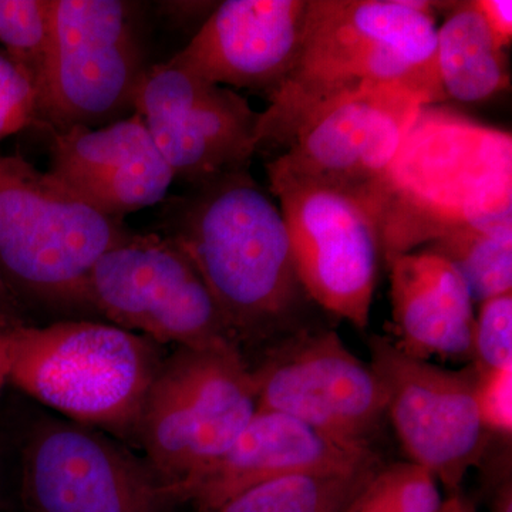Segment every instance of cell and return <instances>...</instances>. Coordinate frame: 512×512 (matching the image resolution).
Returning <instances> with one entry per match:
<instances>
[{
    "mask_svg": "<svg viewBox=\"0 0 512 512\" xmlns=\"http://www.w3.org/2000/svg\"><path fill=\"white\" fill-rule=\"evenodd\" d=\"M131 237L55 175L0 156V279L16 301L87 306L93 266Z\"/></svg>",
    "mask_w": 512,
    "mask_h": 512,
    "instance_id": "obj_5",
    "label": "cell"
},
{
    "mask_svg": "<svg viewBox=\"0 0 512 512\" xmlns=\"http://www.w3.org/2000/svg\"><path fill=\"white\" fill-rule=\"evenodd\" d=\"M365 205L386 264L458 228L508 220L511 134L437 104L424 106Z\"/></svg>",
    "mask_w": 512,
    "mask_h": 512,
    "instance_id": "obj_3",
    "label": "cell"
},
{
    "mask_svg": "<svg viewBox=\"0 0 512 512\" xmlns=\"http://www.w3.org/2000/svg\"><path fill=\"white\" fill-rule=\"evenodd\" d=\"M376 461H380L376 451L345 446L285 414L256 410L220 458L164 493L170 503H192L201 512H211L274 478Z\"/></svg>",
    "mask_w": 512,
    "mask_h": 512,
    "instance_id": "obj_17",
    "label": "cell"
},
{
    "mask_svg": "<svg viewBox=\"0 0 512 512\" xmlns=\"http://www.w3.org/2000/svg\"><path fill=\"white\" fill-rule=\"evenodd\" d=\"M37 126L49 138V173L114 220L164 202L175 180L137 113L100 128Z\"/></svg>",
    "mask_w": 512,
    "mask_h": 512,
    "instance_id": "obj_15",
    "label": "cell"
},
{
    "mask_svg": "<svg viewBox=\"0 0 512 512\" xmlns=\"http://www.w3.org/2000/svg\"><path fill=\"white\" fill-rule=\"evenodd\" d=\"M163 357L158 343L109 323L63 320L10 330L9 383L63 419L137 439Z\"/></svg>",
    "mask_w": 512,
    "mask_h": 512,
    "instance_id": "obj_4",
    "label": "cell"
},
{
    "mask_svg": "<svg viewBox=\"0 0 512 512\" xmlns=\"http://www.w3.org/2000/svg\"><path fill=\"white\" fill-rule=\"evenodd\" d=\"M436 70L444 99L477 103L510 84L505 50L494 42L473 2H457L437 28Z\"/></svg>",
    "mask_w": 512,
    "mask_h": 512,
    "instance_id": "obj_19",
    "label": "cell"
},
{
    "mask_svg": "<svg viewBox=\"0 0 512 512\" xmlns=\"http://www.w3.org/2000/svg\"><path fill=\"white\" fill-rule=\"evenodd\" d=\"M393 340L419 359L473 360L474 301L463 276L429 248L387 262Z\"/></svg>",
    "mask_w": 512,
    "mask_h": 512,
    "instance_id": "obj_18",
    "label": "cell"
},
{
    "mask_svg": "<svg viewBox=\"0 0 512 512\" xmlns=\"http://www.w3.org/2000/svg\"><path fill=\"white\" fill-rule=\"evenodd\" d=\"M0 510H2V503H0Z\"/></svg>",
    "mask_w": 512,
    "mask_h": 512,
    "instance_id": "obj_31",
    "label": "cell"
},
{
    "mask_svg": "<svg viewBox=\"0 0 512 512\" xmlns=\"http://www.w3.org/2000/svg\"><path fill=\"white\" fill-rule=\"evenodd\" d=\"M37 99L35 83L0 49V141L35 124Z\"/></svg>",
    "mask_w": 512,
    "mask_h": 512,
    "instance_id": "obj_25",
    "label": "cell"
},
{
    "mask_svg": "<svg viewBox=\"0 0 512 512\" xmlns=\"http://www.w3.org/2000/svg\"><path fill=\"white\" fill-rule=\"evenodd\" d=\"M424 248L457 269L474 302L512 293V218L458 228Z\"/></svg>",
    "mask_w": 512,
    "mask_h": 512,
    "instance_id": "obj_21",
    "label": "cell"
},
{
    "mask_svg": "<svg viewBox=\"0 0 512 512\" xmlns=\"http://www.w3.org/2000/svg\"><path fill=\"white\" fill-rule=\"evenodd\" d=\"M258 410L237 343L178 348L148 390L137 440L164 490L220 458Z\"/></svg>",
    "mask_w": 512,
    "mask_h": 512,
    "instance_id": "obj_6",
    "label": "cell"
},
{
    "mask_svg": "<svg viewBox=\"0 0 512 512\" xmlns=\"http://www.w3.org/2000/svg\"><path fill=\"white\" fill-rule=\"evenodd\" d=\"M439 481L429 470L410 463L382 467L348 512H443Z\"/></svg>",
    "mask_w": 512,
    "mask_h": 512,
    "instance_id": "obj_23",
    "label": "cell"
},
{
    "mask_svg": "<svg viewBox=\"0 0 512 512\" xmlns=\"http://www.w3.org/2000/svg\"><path fill=\"white\" fill-rule=\"evenodd\" d=\"M303 291L323 311L363 330L382 261L379 229L365 204L315 187L276 192Z\"/></svg>",
    "mask_w": 512,
    "mask_h": 512,
    "instance_id": "obj_14",
    "label": "cell"
},
{
    "mask_svg": "<svg viewBox=\"0 0 512 512\" xmlns=\"http://www.w3.org/2000/svg\"><path fill=\"white\" fill-rule=\"evenodd\" d=\"M86 303L158 345L237 343L190 259L157 234H133L101 256L87 278Z\"/></svg>",
    "mask_w": 512,
    "mask_h": 512,
    "instance_id": "obj_9",
    "label": "cell"
},
{
    "mask_svg": "<svg viewBox=\"0 0 512 512\" xmlns=\"http://www.w3.org/2000/svg\"><path fill=\"white\" fill-rule=\"evenodd\" d=\"M258 410L302 421L345 446L373 450L387 419V394L370 365L335 330L305 326L276 339L255 369Z\"/></svg>",
    "mask_w": 512,
    "mask_h": 512,
    "instance_id": "obj_8",
    "label": "cell"
},
{
    "mask_svg": "<svg viewBox=\"0 0 512 512\" xmlns=\"http://www.w3.org/2000/svg\"><path fill=\"white\" fill-rule=\"evenodd\" d=\"M50 42L52 0H0V46L32 79L37 94L45 77Z\"/></svg>",
    "mask_w": 512,
    "mask_h": 512,
    "instance_id": "obj_22",
    "label": "cell"
},
{
    "mask_svg": "<svg viewBox=\"0 0 512 512\" xmlns=\"http://www.w3.org/2000/svg\"><path fill=\"white\" fill-rule=\"evenodd\" d=\"M474 5L483 16L494 42L500 49H507L512 40L511 0H474Z\"/></svg>",
    "mask_w": 512,
    "mask_h": 512,
    "instance_id": "obj_27",
    "label": "cell"
},
{
    "mask_svg": "<svg viewBox=\"0 0 512 512\" xmlns=\"http://www.w3.org/2000/svg\"><path fill=\"white\" fill-rule=\"evenodd\" d=\"M309 0H227L175 62L208 82L274 93L301 47Z\"/></svg>",
    "mask_w": 512,
    "mask_h": 512,
    "instance_id": "obj_16",
    "label": "cell"
},
{
    "mask_svg": "<svg viewBox=\"0 0 512 512\" xmlns=\"http://www.w3.org/2000/svg\"><path fill=\"white\" fill-rule=\"evenodd\" d=\"M420 0H309L291 70L259 113L255 151H286L340 101L369 86L406 83L444 100L433 9Z\"/></svg>",
    "mask_w": 512,
    "mask_h": 512,
    "instance_id": "obj_1",
    "label": "cell"
},
{
    "mask_svg": "<svg viewBox=\"0 0 512 512\" xmlns=\"http://www.w3.org/2000/svg\"><path fill=\"white\" fill-rule=\"evenodd\" d=\"M370 367L387 394V419L414 464L448 494H460L490 443L477 406L478 367L446 369L403 352L392 339L369 340Z\"/></svg>",
    "mask_w": 512,
    "mask_h": 512,
    "instance_id": "obj_11",
    "label": "cell"
},
{
    "mask_svg": "<svg viewBox=\"0 0 512 512\" xmlns=\"http://www.w3.org/2000/svg\"><path fill=\"white\" fill-rule=\"evenodd\" d=\"M382 463L301 471L235 495L211 512H348Z\"/></svg>",
    "mask_w": 512,
    "mask_h": 512,
    "instance_id": "obj_20",
    "label": "cell"
},
{
    "mask_svg": "<svg viewBox=\"0 0 512 512\" xmlns=\"http://www.w3.org/2000/svg\"><path fill=\"white\" fill-rule=\"evenodd\" d=\"M22 497L29 512H161L170 503L147 463L67 419L42 420L30 433Z\"/></svg>",
    "mask_w": 512,
    "mask_h": 512,
    "instance_id": "obj_13",
    "label": "cell"
},
{
    "mask_svg": "<svg viewBox=\"0 0 512 512\" xmlns=\"http://www.w3.org/2000/svg\"><path fill=\"white\" fill-rule=\"evenodd\" d=\"M349 511V510H348Z\"/></svg>",
    "mask_w": 512,
    "mask_h": 512,
    "instance_id": "obj_32",
    "label": "cell"
},
{
    "mask_svg": "<svg viewBox=\"0 0 512 512\" xmlns=\"http://www.w3.org/2000/svg\"><path fill=\"white\" fill-rule=\"evenodd\" d=\"M144 72L126 3L52 0V42L35 124L62 131L120 120L134 109Z\"/></svg>",
    "mask_w": 512,
    "mask_h": 512,
    "instance_id": "obj_7",
    "label": "cell"
},
{
    "mask_svg": "<svg viewBox=\"0 0 512 512\" xmlns=\"http://www.w3.org/2000/svg\"><path fill=\"white\" fill-rule=\"evenodd\" d=\"M443 512H476L467 501L461 498V494L453 495L444 500Z\"/></svg>",
    "mask_w": 512,
    "mask_h": 512,
    "instance_id": "obj_30",
    "label": "cell"
},
{
    "mask_svg": "<svg viewBox=\"0 0 512 512\" xmlns=\"http://www.w3.org/2000/svg\"><path fill=\"white\" fill-rule=\"evenodd\" d=\"M10 330H0V394H2L6 384L9 383Z\"/></svg>",
    "mask_w": 512,
    "mask_h": 512,
    "instance_id": "obj_29",
    "label": "cell"
},
{
    "mask_svg": "<svg viewBox=\"0 0 512 512\" xmlns=\"http://www.w3.org/2000/svg\"><path fill=\"white\" fill-rule=\"evenodd\" d=\"M134 109L174 178L198 185L249 168L259 111L231 87L208 82L171 57L146 69Z\"/></svg>",
    "mask_w": 512,
    "mask_h": 512,
    "instance_id": "obj_12",
    "label": "cell"
},
{
    "mask_svg": "<svg viewBox=\"0 0 512 512\" xmlns=\"http://www.w3.org/2000/svg\"><path fill=\"white\" fill-rule=\"evenodd\" d=\"M160 237L197 269L235 342L282 338L302 325L303 291L282 212L249 168L164 202Z\"/></svg>",
    "mask_w": 512,
    "mask_h": 512,
    "instance_id": "obj_2",
    "label": "cell"
},
{
    "mask_svg": "<svg viewBox=\"0 0 512 512\" xmlns=\"http://www.w3.org/2000/svg\"><path fill=\"white\" fill-rule=\"evenodd\" d=\"M478 367V366H477ZM477 406L485 430L510 439L512 433V367L478 369Z\"/></svg>",
    "mask_w": 512,
    "mask_h": 512,
    "instance_id": "obj_26",
    "label": "cell"
},
{
    "mask_svg": "<svg viewBox=\"0 0 512 512\" xmlns=\"http://www.w3.org/2000/svg\"><path fill=\"white\" fill-rule=\"evenodd\" d=\"M427 94L406 83L369 86L326 111L266 164L272 194L315 187L365 204L383 180Z\"/></svg>",
    "mask_w": 512,
    "mask_h": 512,
    "instance_id": "obj_10",
    "label": "cell"
},
{
    "mask_svg": "<svg viewBox=\"0 0 512 512\" xmlns=\"http://www.w3.org/2000/svg\"><path fill=\"white\" fill-rule=\"evenodd\" d=\"M473 362L483 370L512 367V293L480 303L474 320Z\"/></svg>",
    "mask_w": 512,
    "mask_h": 512,
    "instance_id": "obj_24",
    "label": "cell"
},
{
    "mask_svg": "<svg viewBox=\"0 0 512 512\" xmlns=\"http://www.w3.org/2000/svg\"><path fill=\"white\" fill-rule=\"evenodd\" d=\"M15 296L9 292L0 279V330H10L25 325L20 319Z\"/></svg>",
    "mask_w": 512,
    "mask_h": 512,
    "instance_id": "obj_28",
    "label": "cell"
}]
</instances>
